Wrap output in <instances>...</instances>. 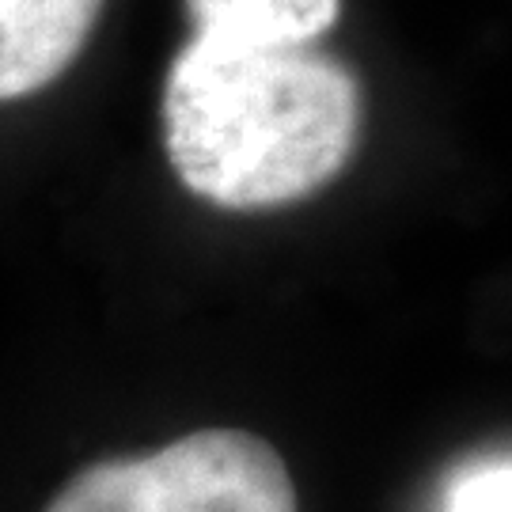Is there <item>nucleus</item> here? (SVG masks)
<instances>
[{
    "label": "nucleus",
    "mask_w": 512,
    "mask_h": 512,
    "mask_svg": "<svg viewBox=\"0 0 512 512\" xmlns=\"http://www.w3.org/2000/svg\"><path fill=\"white\" fill-rule=\"evenodd\" d=\"M311 46L190 35L164 84L167 160L190 194L239 213L274 209L311 198L349 164L361 84Z\"/></svg>",
    "instance_id": "1"
},
{
    "label": "nucleus",
    "mask_w": 512,
    "mask_h": 512,
    "mask_svg": "<svg viewBox=\"0 0 512 512\" xmlns=\"http://www.w3.org/2000/svg\"><path fill=\"white\" fill-rule=\"evenodd\" d=\"M46 512H296V490L274 444L202 429L152 456L95 463Z\"/></svg>",
    "instance_id": "2"
},
{
    "label": "nucleus",
    "mask_w": 512,
    "mask_h": 512,
    "mask_svg": "<svg viewBox=\"0 0 512 512\" xmlns=\"http://www.w3.org/2000/svg\"><path fill=\"white\" fill-rule=\"evenodd\" d=\"M194 31L311 46L342 16V0H186Z\"/></svg>",
    "instance_id": "4"
},
{
    "label": "nucleus",
    "mask_w": 512,
    "mask_h": 512,
    "mask_svg": "<svg viewBox=\"0 0 512 512\" xmlns=\"http://www.w3.org/2000/svg\"><path fill=\"white\" fill-rule=\"evenodd\" d=\"M448 512H512V467H490L463 478Z\"/></svg>",
    "instance_id": "5"
},
{
    "label": "nucleus",
    "mask_w": 512,
    "mask_h": 512,
    "mask_svg": "<svg viewBox=\"0 0 512 512\" xmlns=\"http://www.w3.org/2000/svg\"><path fill=\"white\" fill-rule=\"evenodd\" d=\"M103 0H0V103L54 84L84 50Z\"/></svg>",
    "instance_id": "3"
}]
</instances>
